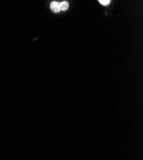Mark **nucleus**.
<instances>
[{"label": "nucleus", "mask_w": 143, "mask_h": 160, "mask_svg": "<svg viewBox=\"0 0 143 160\" xmlns=\"http://www.w3.org/2000/svg\"><path fill=\"white\" fill-rule=\"evenodd\" d=\"M59 6H60V10L65 11V10H66L68 9V8H69V3L67 2H62L59 3Z\"/></svg>", "instance_id": "2"}, {"label": "nucleus", "mask_w": 143, "mask_h": 160, "mask_svg": "<svg viewBox=\"0 0 143 160\" xmlns=\"http://www.w3.org/2000/svg\"><path fill=\"white\" fill-rule=\"evenodd\" d=\"M99 2L103 5H107L110 3V2L109 1V0H100Z\"/></svg>", "instance_id": "3"}, {"label": "nucleus", "mask_w": 143, "mask_h": 160, "mask_svg": "<svg viewBox=\"0 0 143 160\" xmlns=\"http://www.w3.org/2000/svg\"><path fill=\"white\" fill-rule=\"evenodd\" d=\"M50 8H51V10L54 12L55 13H58L60 11L59 3L58 2H52L51 3Z\"/></svg>", "instance_id": "1"}]
</instances>
